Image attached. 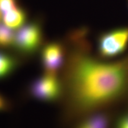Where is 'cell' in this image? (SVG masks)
I'll return each mask as SVG.
<instances>
[{
	"mask_svg": "<svg viewBox=\"0 0 128 128\" xmlns=\"http://www.w3.org/2000/svg\"><path fill=\"white\" fill-rule=\"evenodd\" d=\"M84 30L72 36L76 48L70 55L66 86L71 108L77 114L90 113L118 100L128 91V55L104 62L89 54Z\"/></svg>",
	"mask_w": 128,
	"mask_h": 128,
	"instance_id": "cell-1",
	"label": "cell"
},
{
	"mask_svg": "<svg viewBox=\"0 0 128 128\" xmlns=\"http://www.w3.org/2000/svg\"><path fill=\"white\" fill-rule=\"evenodd\" d=\"M128 46V27H122L100 35L98 40V52L103 58L110 59L123 54Z\"/></svg>",
	"mask_w": 128,
	"mask_h": 128,
	"instance_id": "cell-2",
	"label": "cell"
},
{
	"mask_svg": "<svg viewBox=\"0 0 128 128\" xmlns=\"http://www.w3.org/2000/svg\"><path fill=\"white\" fill-rule=\"evenodd\" d=\"M42 41L40 26L37 23L23 25L15 34L14 45L18 52L32 54L39 49Z\"/></svg>",
	"mask_w": 128,
	"mask_h": 128,
	"instance_id": "cell-3",
	"label": "cell"
},
{
	"mask_svg": "<svg viewBox=\"0 0 128 128\" xmlns=\"http://www.w3.org/2000/svg\"><path fill=\"white\" fill-rule=\"evenodd\" d=\"M30 92L36 98L42 101H55L60 97L62 86L55 76L46 74L32 84Z\"/></svg>",
	"mask_w": 128,
	"mask_h": 128,
	"instance_id": "cell-4",
	"label": "cell"
},
{
	"mask_svg": "<svg viewBox=\"0 0 128 128\" xmlns=\"http://www.w3.org/2000/svg\"><path fill=\"white\" fill-rule=\"evenodd\" d=\"M64 48L60 43H50L44 46L42 52V61L46 74L56 76L64 62Z\"/></svg>",
	"mask_w": 128,
	"mask_h": 128,
	"instance_id": "cell-5",
	"label": "cell"
},
{
	"mask_svg": "<svg viewBox=\"0 0 128 128\" xmlns=\"http://www.w3.org/2000/svg\"><path fill=\"white\" fill-rule=\"evenodd\" d=\"M4 24L11 28H18L22 27L26 20V14L22 9L15 8L2 14Z\"/></svg>",
	"mask_w": 128,
	"mask_h": 128,
	"instance_id": "cell-6",
	"label": "cell"
},
{
	"mask_svg": "<svg viewBox=\"0 0 128 128\" xmlns=\"http://www.w3.org/2000/svg\"><path fill=\"white\" fill-rule=\"evenodd\" d=\"M108 118L103 113L94 114L81 122L76 128H108Z\"/></svg>",
	"mask_w": 128,
	"mask_h": 128,
	"instance_id": "cell-7",
	"label": "cell"
},
{
	"mask_svg": "<svg viewBox=\"0 0 128 128\" xmlns=\"http://www.w3.org/2000/svg\"><path fill=\"white\" fill-rule=\"evenodd\" d=\"M17 66V61L10 56L0 52V78L8 76Z\"/></svg>",
	"mask_w": 128,
	"mask_h": 128,
	"instance_id": "cell-8",
	"label": "cell"
},
{
	"mask_svg": "<svg viewBox=\"0 0 128 128\" xmlns=\"http://www.w3.org/2000/svg\"><path fill=\"white\" fill-rule=\"evenodd\" d=\"M15 34L12 28L4 24H0V46L7 47L14 44Z\"/></svg>",
	"mask_w": 128,
	"mask_h": 128,
	"instance_id": "cell-9",
	"label": "cell"
},
{
	"mask_svg": "<svg viewBox=\"0 0 128 128\" xmlns=\"http://www.w3.org/2000/svg\"><path fill=\"white\" fill-rule=\"evenodd\" d=\"M17 6L16 0H0V12L3 14L15 8Z\"/></svg>",
	"mask_w": 128,
	"mask_h": 128,
	"instance_id": "cell-10",
	"label": "cell"
},
{
	"mask_svg": "<svg viewBox=\"0 0 128 128\" xmlns=\"http://www.w3.org/2000/svg\"><path fill=\"white\" fill-rule=\"evenodd\" d=\"M116 128H128V114L124 115L119 120Z\"/></svg>",
	"mask_w": 128,
	"mask_h": 128,
	"instance_id": "cell-11",
	"label": "cell"
},
{
	"mask_svg": "<svg viewBox=\"0 0 128 128\" xmlns=\"http://www.w3.org/2000/svg\"><path fill=\"white\" fill-rule=\"evenodd\" d=\"M7 106V103L2 96H0V110L4 109Z\"/></svg>",
	"mask_w": 128,
	"mask_h": 128,
	"instance_id": "cell-12",
	"label": "cell"
},
{
	"mask_svg": "<svg viewBox=\"0 0 128 128\" xmlns=\"http://www.w3.org/2000/svg\"><path fill=\"white\" fill-rule=\"evenodd\" d=\"M1 12H0V18H1Z\"/></svg>",
	"mask_w": 128,
	"mask_h": 128,
	"instance_id": "cell-13",
	"label": "cell"
},
{
	"mask_svg": "<svg viewBox=\"0 0 128 128\" xmlns=\"http://www.w3.org/2000/svg\"></svg>",
	"mask_w": 128,
	"mask_h": 128,
	"instance_id": "cell-14",
	"label": "cell"
}]
</instances>
